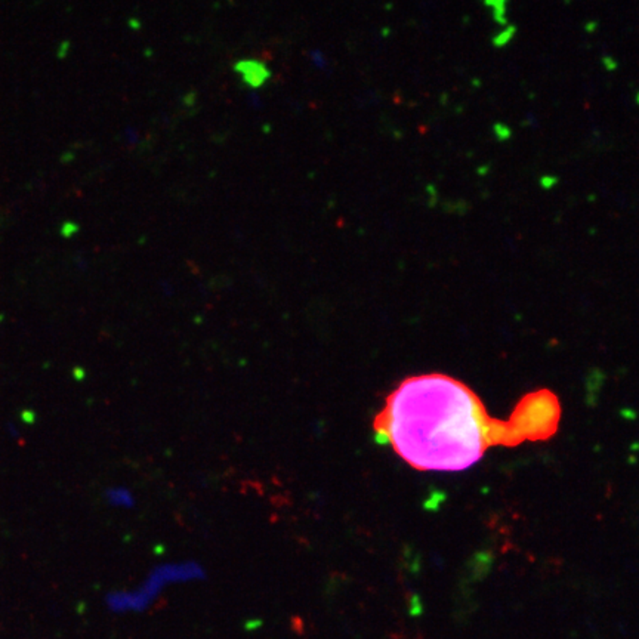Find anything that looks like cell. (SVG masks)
Segmentation results:
<instances>
[{
  "instance_id": "6da1fadb",
  "label": "cell",
  "mask_w": 639,
  "mask_h": 639,
  "mask_svg": "<svg viewBox=\"0 0 639 639\" xmlns=\"http://www.w3.org/2000/svg\"><path fill=\"white\" fill-rule=\"evenodd\" d=\"M558 417L555 397L539 393L518 406L511 423L493 421L471 388L434 373L403 380L373 428L377 440L415 469L457 472L480 462L491 445L552 435Z\"/></svg>"
},
{
  "instance_id": "7a4b0ae2",
  "label": "cell",
  "mask_w": 639,
  "mask_h": 639,
  "mask_svg": "<svg viewBox=\"0 0 639 639\" xmlns=\"http://www.w3.org/2000/svg\"><path fill=\"white\" fill-rule=\"evenodd\" d=\"M235 70L242 74L244 83L252 86V88H259L271 78L270 70L262 62L255 60L237 62Z\"/></svg>"
}]
</instances>
